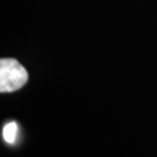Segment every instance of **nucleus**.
<instances>
[{"label": "nucleus", "mask_w": 157, "mask_h": 157, "mask_svg": "<svg viewBox=\"0 0 157 157\" xmlns=\"http://www.w3.org/2000/svg\"><path fill=\"white\" fill-rule=\"evenodd\" d=\"M28 80L26 69L14 58H1L0 61V92H14L21 89Z\"/></svg>", "instance_id": "nucleus-1"}, {"label": "nucleus", "mask_w": 157, "mask_h": 157, "mask_svg": "<svg viewBox=\"0 0 157 157\" xmlns=\"http://www.w3.org/2000/svg\"><path fill=\"white\" fill-rule=\"evenodd\" d=\"M17 133H19L17 124L12 121V122H8L2 129V137L8 144H14L17 141Z\"/></svg>", "instance_id": "nucleus-2"}]
</instances>
